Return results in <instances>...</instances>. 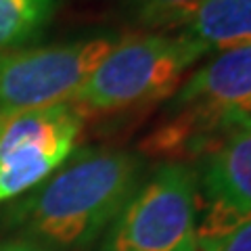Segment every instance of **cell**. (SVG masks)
<instances>
[{
    "label": "cell",
    "instance_id": "obj_9",
    "mask_svg": "<svg viewBox=\"0 0 251 251\" xmlns=\"http://www.w3.org/2000/svg\"><path fill=\"white\" fill-rule=\"evenodd\" d=\"M205 0H136L138 21L147 27H182Z\"/></svg>",
    "mask_w": 251,
    "mask_h": 251
},
{
    "label": "cell",
    "instance_id": "obj_6",
    "mask_svg": "<svg viewBox=\"0 0 251 251\" xmlns=\"http://www.w3.org/2000/svg\"><path fill=\"white\" fill-rule=\"evenodd\" d=\"M197 188L205 199L199 237L220 232L251 216V115L234 120L211 145Z\"/></svg>",
    "mask_w": 251,
    "mask_h": 251
},
{
    "label": "cell",
    "instance_id": "obj_8",
    "mask_svg": "<svg viewBox=\"0 0 251 251\" xmlns=\"http://www.w3.org/2000/svg\"><path fill=\"white\" fill-rule=\"evenodd\" d=\"M59 0H0V52L19 49L44 29Z\"/></svg>",
    "mask_w": 251,
    "mask_h": 251
},
{
    "label": "cell",
    "instance_id": "obj_7",
    "mask_svg": "<svg viewBox=\"0 0 251 251\" xmlns=\"http://www.w3.org/2000/svg\"><path fill=\"white\" fill-rule=\"evenodd\" d=\"M180 34L211 52L251 46V0H205Z\"/></svg>",
    "mask_w": 251,
    "mask_h": 251
},
{
    "label": "cell",
    "instance_id": "obj_12",
    "mask_svg": "<svg viewBox=\"0 0 251 251\" xmlns=\"http://www.w3.org/2000/svg\"><path fill=\"white\" fill-rule=\"evenodd\" d=\"M0 124H2V117H0Z\"/></svg>",
    "mask_w": 251,
    "mask_h": 251
},
{
    "label": "cell",
    "instance_id": "obj_10",
    "mask_svg": "<svg viewBox=\"0 0 251 251\" xmlns=\"http://www.w3.org/2000/svg\"><path fill=\"white\" fill-rule=\"evenodd\" d=\"M199 251H251V216L228 228L199 237Z\"/></svg>",
    "mask_w": 251,
    "mask_h": 251
},
{
    "label": "cell",
    "instance_id": "obj_1",
    "mask_svg": "<svg viewBox=\"0 0 251 251\" xmlns=\"http://www.w3.org/2000/svg\"><path fill=\"white\" fill-rule=\"evenodd\" d=\"M136 153L84 151L25 193L9 211V222L54 247L84 249L113 222L143 182Z\"/></svg>",
    "mask_w": 251,
    "mask_h": 251
},
{
    "label": "cell",
    "instance_id": "obj_2",
    "mask_svg": "<svg viewBox=\"0 0 251 251\" xmlns=\"http://www.w3.org/2000/svg\"><path fill=\"white\" fill-rule=\"evenodd\" d=\"M207 54L205 46L184 34L122 38L69 103L82 115L159 103L174 97L186 72Z\"/></svg>",
    "mask_w": 251,
    "mask_h": 251
},
{
    "label": "cell",
    "instance_id": "obj_3",
    "mask_svg": "<svg viewBox=\"0 0 251 251\" xmlns=\"http://www.w3.org/2000/svg\"><path fill=\"white\" fill-rule=\"evenodd\" d=\"M197 174L166 161L107 226L100 251H199Z\"/></svg>",
    "mask_w": 251,
    "mask_h": 251
},
{
    "label": "cell",
    "instance_id": "obj_4",
    "mask_svg": "<svg viewBox=\"0 0 251 251\" xmlns=\"http://www.w3.org/2000/svg\"><path fill=\"white\" fill-rule=\"evenodd\" d=\"M117 42L105 34L0 52V117L69 103Z\"/></svg>",
    "mask_w": 251,
    "mask_h": 251
},
{
    "label": "cell",
    "instance_id": "obj_11",
    "mask_svg": "<svg viewBox=\"0 0 251 251\" xmlns=\"http://www.w3.org/2000/svg\"><path fill=\"white\" fill-rule=\"evenodd\" d=\"M0 251H49V249L29 241H6V243H0Z\"/></svg>",
    "mask_w": 251,
    "mask_h": 251
},
{
    "label": "cell",
    "instance_id": "obj_5",
    "mask_svg": "<svg viewBox=\"0 0 251 251\" xmlns=\"http://www.w3.org/2000/svg\"><path fill=\"white\" fill-rule=\"evenodd\" d=\"M84 115L72 103L2 117L0 203L19 199L44 182L74 153Z\"/></svg>",
    "mask_w": 251,
    "mask_h": 251
}]
</instances>
